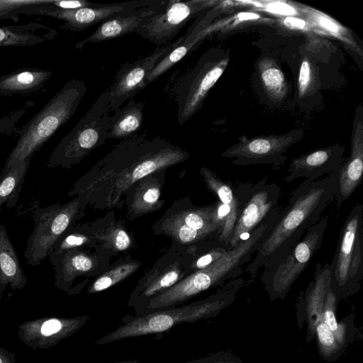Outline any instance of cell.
<instances>
[{"instance_id": "6da1fadb", "label": "cell", "mask_w": 363, "mask_h": 363, "mask_svg": "<svg viewBox=\"0 0 363 363\" xmlns=\"http://www.w3.org/2000/svg\"><path fill=\"white\" fill-rule=\"evenodd\" d=\"M189 157L186 151L160 136L137 133L115 145L74 183L67 195L79 197L85 209L119 208L135 182Z\"/></svg>"}, {"instance_id": "7a4b0ae2", "label": "cell", "mask_w": 363, "mask_h": 363, "mask_svg": "<svg viewBox=\"0 0 363 363\" xmlns=\"http://www.w3.org/2000/svg\"><path fill=\"white\" fill-rule=\"evenodd\" d=\"M337 189V172L313 182L305 179L290 194L286 206L244 272L255 277L260 269H269L279 263L322 217L335 200Z\"/></svg>"}, {"instance_id": "3957f363", "label": "cell", "mask_w": 363, "mask_h": 363, "mask_svg": "<svg viewBox=\"0 0 363 363\" xmlns=\"http://www.w3.org/2000/svg\"><path fill=\"white\" fill-rule=\"evenodd\" d=\"M281 211L256 228L247 239L230 247L218 260L190 274L168 290L149 301L134 315H142L184 305L205 291L221 286L228 281L240 277L244 273V265L252 261L255 252L276 223Z\"/></svg>"}, {"instance_id": "277c9868", "label": "cell", "mask_w": 363, "mask_h": 363, "mask_svg": "<svg viewBox=\"0 0 363 363\" xmlns=\"http://www.w3.org/2000/svg\"><path fill=\"white\" fill-rule=\"evenodd\" d=\"M244 284L245 279L238 277L219 286L205 298L142 315L128 314L121 319V325L96 340L95 344L102 345L126 338L162 333L179 324L214 318L233 303Z\"/></svg>"}, {"instance_id": "5b68a950", "label": "cell", "mask_w": 363, "mask_h": 363, "mask_svg": "<svg viewBox=\"0 0 363 363\" xmlns=\"http://www.w3.org/2000/svg\"><path fill=\"white\" fill-rule=\"evenodd\" d=\"M87 88L78 79H72L57 91L21 130L16 145L4 167L31 159L54 133L75 113Z\"/></svg>"}, {"instance_id": "8992f818", "label": "cell", "mask_w": 363, "mask_h": 363, "mask_svg": "<svg viewBox=\"0 0 363 363\" xmlns=\"http://www.w3.org/2000/svg\"><path fill=\"white\" fill-rule=\"evenodd\" d=\"M329 264L330 289L338 301L359 292L363 278L362 204H355L345 218Z\"/></svg>"}, {"instance_id": "52a82bcc", "label": "cell", "mask_w": 363, "mask_h": 363, "mask_svg": "<svg viewBox=\"0 0 363 363\" xmlns=\"http://www.w3.org/2000/svg\"><path fill=\"white\" fill-rule=\"evenodd\" d=\"M218 201L196 206L190 196L177 199L155 221L152 230L156 235H164L173 243L189 246L218 238L221 230L217 215Z\"/></svg>"}, {"instance_id": "ba28073f", "label": "cell", "mask_w": 363, "mask_h": 363, "mask_svg": "<svg viewBox=\"0 0 363 363\" xmlns=\"http://www.w3.org/2000/svg\"><path fill=\"white\" fill-rule=\"evenodd\" d=\"M106 91L49 155L47 167L70 169L108 140L111 116Z\"/></svg>"}, {"instance_id": "9c48e42d", "label": "cell", "mask_w": 363, "mask_h": 363, "mask_svg": "<svg viewBox=\"0 0 363 363\" xmlns=\"http://www.w3.org/2000/svg\"><path fill=\"white\" fill-rule=\"evenodd\" d=\"M33 208L34 228L26 242L27 264L38 266L52 252L65 231L84 216V207L77 196L64 204Z\"/></svg>"}, {"instance_id": "30bf717a", "label": "cell", "mask_w": 363, "mask_h": 363, "mask_svg": "<svg viewBox=\"0 0 363 363\" xmlns=\"http://www.w3.org/2000/svg\"><path fill=\"white\" fill-rule=\"evenodd\" d=\"M328 225V216H322L279 263L269 269L262 270L260 281L270 301H283L286 298L320 249Z\"/></svg>"}, {"instance_id": "8fae6325", "label": "cell", "mask_w": 363, "mask_h": 363, "mask_svg": "<svg viewBox=\"0 0 363 363\" xmlns=\"http://www.w3.org/2000/svg\"><path fill=\"white\" fill-rule=\"evenodd\" d=\"M229 61L230 55L227 51L211 48L203 53L192 69L182 79L175 89L177 121L180 125L202 108Z\"/></svg>"}, {"instance_id": "7c38bea8", "label": "cell", "mask_w": 363, "mask_h": 363, "mask_svg": "<svg viewBox=\"0 0 363 363\" xmlns=\"http://www.w3.org/2000/svg\"><path fill=\"white\" fill-rule=\"evenodd\" d=\"M195 244L189 246L173 243L138 280L132 291L128 306L135 314L144 305L191 274Z\"/></svg>"}, {"instance_id": "4fadbf2b", "label": "cell", "mask_w": 363, "mask_h": 363, "mask_svg": "<svg viewBox=\"0 0 363 363\" xmlns=\"http://www.w3.org/2000/svg\"><path fill=\"white\" fill-rule=\"evenodd\" d=\"M233 188L239 203V214L230 247L247 239L256 228L281 210L278 206L281 188L276 183H269L267 177L256 183H233Z\"/></svg>"}, {"instance_id": "5bb4252c", "label": "cell", "mask_w": 363, "mask_h": 363, "mask_svg": "<svg viewBox=\"0 0 363 363\" xmlns=\"http://www.w3.org/2000/svg\"><path fill=\"white\" fill-rule=\"evenodd\" d=\"M215 0H161L155 12L134 33L158 46L171 42L191 18L215 6Z\"/></svg>"}, {"instance_id": "9a60e30c", "label": "cell", "mask_w": 363, "mask_h": 363, "mask_svg": "<svg viewBox=\"0 0 363 363\" xmlns=\"http://www.w3.org/2000/svg\"><path fill=\"white\" fill-rule=\"evenodd\" d=\"M302 130H292L284 134L248 138L242 135L227 148L221 156L231 159L237 166L268 164L278 169L289 157L286 152L303 137Z\"/></svg>"}, {"instance_id": "2e32d148", "label": "cell", "mask_w": 363, "mask_h": 363, "mask_svg": "<svg viewBox=\"0 0 363 363\" xmlns=\"http://www.w3.org/2000/svg\"><path fill=\"white\" fill-rule=\"evenodd\" d=\"M115 255L99 245L92 248L67 250L58 255L50 253L54 267L55 286L69 294L74 281L80 277H96L106 271Z\"/></svg>"}, {"instance_id": "e0dca14e", "label": "cell", "mask_w": 363, "mask_h": 363, "mask_svg": "<svg viewBox=\"0 0 363 363\" xmlns=\"http://www.w3.org/2000/svg\"><path fill=\"white\" fill-rule=\"evenodd\" d=\"M184 35L174 42L157 46L150 55L133 62H126L118 71L109 89L106 90L108 106L113 113L145 87V79L157 61L183 40Z\"/></svg>"}, {"instance_id": "ac0fdd59", "label": "cell", "mask_w": 363, "mask_h": 363, "mask_svg": "<svg viewBox=\"0 0 363 363\" xmlns=\"http://www.w3.org/2000/svg\"><path fill=\"white\" fill-rule=\"evenodd\" d=\"M89 319L87 315L74 318H39L19 325L17 335L28 347L45 350L74 335Z\"/></svg>"}, {"instance_id": "d6986e66", "label": "cell", "mask_w": 363, "mask_h": 363, "mask_svg": "<svg viewBox=\"0 0 363 363\" xmlns=\"http://www.w3.org/2000/svg\"><path fill=\"white\" fill-rule=\"evenodd\" d=\"M158 0L130 1L123 3L98 4L76 9H58L52 5L37 11L35 16H45L63 21L60 28L71 31H82L123 11L147 6ZM54 3V2H53Z\"/></svg>"}, {"instance_id": "ffe728a7", "label": "cell", "mask_w": 363, "mask_h": 363, "mask_svg": "<svg viewBox=\"0 0 363 363\" xmlns=\"http://www.w3.org/2000/svg\"><path fill=\"white\" fill-rule=\"evenodd\" d=\"M363 174V109L357 107L353 121L350 156L337 171V189L335 201L338 208L359 186Z\"/></svg>"}, {"instance_id": "44dd1931", "label": "cell", "mask_w": 363, "mask_h": 363, "mask_svg": "<svg viewBox=\"0 0 363 363\" xmlns=\"http://www.w3.org/2000/svg\"><path fill=\"white\" fill-rule=\"evenodd\" d=\"M330 267L329 263L315 264L313 279L310 281L306 290L300 291L296 299L297 320L301 325L303 315V321L307 323V342L315 339V328L323 317L325 296L330 287Z\"/></svg>"}, {"instance_id": "7402d4cb", "label": "cell", "mask_w": 363, "mask_h": 363, "mask_svg": "<svg viewBox=\"0 0 363 363\" xmlns=\"http://www.w3.org/2000/svg\"><path fill=\"white\" fill-rule=\"evenodd\" d=\"M345 147L334 144L308 152L294 158L289 166L286 183L298 178L316 181L323 175L337 172L344 161Z\"/></svg>"}, {"instance_id": "603a6c76", "label": "cell", "mask_w": 363, "mask_h": 363, "mask_svg": "<svg viewBox=\"0 0 363 363\" xmlns=\"http://www.w3.org/2000/svg\"><path fill=\"white\" fill-rule=\"evenodd\" d=\"M166 171L162 169L149 174L135 182L126 191L124 203L126 216L130 220L163 208L165 201L162 199V190Z\"/></svg>"}, {"instance_id": "cb8c5ba5", "label": "cell", "mask_w": 363, "mask_h": 363, "mask_svg": "<svg viewBox=\"0 0 363 363\" xmlns=\"http://www.w3.org/2000/svg\"><path fill=\"white\" fill-rule=\"evenodd\" d=\"M160 1L150 6L125 10L107 18L92 34L77 42L75 49H82L87 43L106 41L134 33L155 12Z\"/></svg>"}, {"instance_id": "d4e9b609", "label": "cell", "mask_w": 363, "mask_h": 363, "mask_svg": "<svg viewBox=\"0 0 363 363\" xmlns=\"http://www.w3.org/2000/svg\"><path fill=\"white\" fill-rule=\"evenodd\" d=\"M294 4L298 16L308 22L311 31L340 41L347 49L362 57V50L347 28L319 10L301 4Z\"/></svg>"}, {"instance_id": "484cf974", "label": "cell", "mask_w": 363, "mask_h": 363, "mask_svg": "<svg viewBox=\"0 0 363 363\" xmlns=\"http://www.w3.org/2000/svg\"><path fill=\"white\" fill-rule=\"evenodd\" d=\"M52 76L50 71L35 67H22L0 76V94L21 96L40 91Z\"/></svg>"}, {"instance_id": "4316f807", "label": "cell", "mask_w": 363, "mask_h": 363, "mask_svg": "<svg viewBox=\"0 0 363 363\" xmlns=\"http://www.w3.org/2000/svg\"><path fill=\"white\" fill-rule=\"evenodd\" d=\"M116 218L113 212L84 223H74L59 239L51 253L58 255L73 249L92 248L99 245L96 235Z\"/></svg>"}, {"instance_id": "83f0119b", "label": "cell", "mask_w": 363, "mask_h": 363, "mask_svg": "<svg viewBox=\"0 0 363 363\" xmlns=\"http://www.w3.org/2000/svg\"><path fill=\"white\" fill-rule=\"evenodd\" d=\"M199 172L208 189L224 204L227 210L228 216L227 225L224 231L218 237V240L230 246L239 214V203L234 192L233 183L230 180L223 181L215 172L207 167H201Z\"/></svg>"}, {"instance_id": "f1b7e54d", "label": "cell", "mask_w": 363, "mask_h": 363, "mask_svg": "<svg viewBox=\"0 0 363 363\" xmlns=\"http://www.w3.org/2000/svg\"><path fill=\"white\" fill-rule=\"evenodd\" d=\"M27 281L6 228L0 223V298L7 286L13 291L21 290Z\"/></svg>"}, {"instance_id": "f546056e", "label": "cell", "mask_w": 363, "mask_h": 363, "mask_svg": "<svg viewBox=\"0 0 363 363\" xmlns=\"http://www.w3.org/2000/svg\"><path fill=\"white\" fill-rule=\"evenodd\" d=\"M57 32L37 22L0 26V47L33 46L53 40Z\"/></svg>"}, {"instance_id": "4dcf8cb0", "label": "cell", "mask_w": 363, "mask_h": 363, "mask_svg": "<svg viewBox=\"0 0 363 363\" xmlns=\"http://www.w3.org/2000/svg\"><path fill=\"white\" fill-rule=\"evenodd\" d=\"M144 106L143 101L132 99L114 111L111 116L108 139L124 140L137 134L143 126Z\"/></svg>"}, {"instance_id": "1f68e13d", "label": "cell", "mask_w": 363, "mask_h": 363, "mask_svg": "<svg viewBox=\"0 0 363 363\" xmlns=\"http://www.w3.org/2000/svg\"><path fill=\"white\" fill-rule=\"evenodd\" d=\"M30 160H19L4 167L0 174V211L4 205L8 208L16 206Z\"/></svg>"}, {"instance_id": "d6a6232c", "label": "cell", "mask_w": 363, "mask_h": 363, "mask_svg": "<svg viewBox=\"0 0 363 363\" xmlns=\"http://www.w3.org/2000/svg\"><path fill=\"white\" fill-rule=\"evenodd\" d=\"M141 265V261L130 256L118 259L94 279L88 286L86 294L99 293L119 284L135 274Z\"/></svg>"}, {"instance_id": "836d02e7", "label": "cell", "mask_w": 363, "mask_h": 363, "mask_svg": "<svg viewBox=\"0 0 363 363\" xmlns=\"http://www.w3.org/2000/svg\"><path fill=\"white\" fill-rule=\"evenodd\" d=\"M257 67L262 88L268 98L274 102L281 101L288 94L289 85L277 62L271 57H263Z\"/></svg>"}, {"instance_id": "e575fe53", "label": "cell", "mask_w": 363, "mask_h": 363, "mask_svg": "<svg viewBox=\"0 0 363 363\" xmlns=\"http://www.w3.org/2000/svg\"><path fill=\"white\" fill-rule=\"evenodd\" d=\"M96 238L99 245L115 256L129 250L134 245V238L125 227L124 223L116 218L99 230Z\"/></svg>"}, {"instance_id": "d590c367", "label": "cell", "mask_w": 363, "mask_h": 363, "mask_svg": "<svg viewBox=\"0 0 363 363\" xmlns=\"http://www.w3.org/2000/svg\"><path fill=\"white\" fill-rule=\"evenodd\" d=\"M338 300L330 287L328 289L323 310V319L330 330L334 333L337 342L346 349L347 342L352 337L353 330V315H350L337 322L336 318V308Z\"/></svg>"}, {"instance_id": "8d00e7d4", "label": "cell", "mask_w": 363, "mask_h": 363, "mask_svg": "<svg viewBox=\"0 0 363 363\" xmlns=\"http://www.w3.org/2000/svg\"><path fill=\"white\" fill-rule=\"evenodd\" d=\"M54 0H0V21H18L21 15H35L40 9L52 4Z\"/></svg>"}, {"instance_id": "74e56055", "label": "cell", "mask_w": 363, "mask_h": 363, "mask_svg": "<svg viewBox=\"0 0 363 363\" xmlns=\"http://www.w3.org/2000/svg\"><path fill=\"white\" fill-rule=\"evenodd\" d=\"M315 338H316L319 354L329 362L337 360L345 350L337 342L334 333L325 324L323 317L315 326Z\"/></svg>"}, {"instance_id": "f35d334b", "label": "cell", "mask_w": 363, "mask_h": 363, "mask_svg": "<svg viewBox=\"0 0 363 363\" xmlns=\"http://www.w3.org/2000/svg\"><path fill=\"white\" fill-rule=\"evenodd\" d=\"M318 69L308 57H305L301 63L298 77V95L303 99L314 94L318 89Z\"/></svg>"}, {"instance_id": "ab89813d", "label": "cell", "mask_w": 363, "mask_h": 363, "mask_svg": "<svg viewBox=\"0 0 363 363\" xmlns=\"http://www.w3.org/2000/svg\"><path fill=\"white\" fill-rule=\"evenodd\" d=\"M258 4L255 7H258V10H263L278 16L280 17L289 16H298V11L294 2H288L283 1H262L257 2Z\"/></svg>"}, {"instance_id": "60d3db41", "label": "cell", "mask_w": 363, "mask_h": 363, "mask_svg": "<svg viewBox=\"0 0 363 363\" xmlns=\"http://www.w3.org/2000/svg\"><path fill=\"white\" fill-rule=\"evenodd\" d=\"M186 363H242V361L230 351H218Z\"/></svg>"}, {"instance_id": "b9f144b4", "label": "cell", "mask_w": 363, "mask_h": 363, "mask_svg": "<svg viewBox=\"0 0 363 363\" xmlns=\"http://www.w3.org/2000/svg\"><path fill=\"white\" fill-rule=\"evenodd\" d=\"M279 27L294 32H311L308 22L299 16L279 17L277 20Z\"/></svg>"}, {"instance_id": "7bdbcfd3", "label": "cell", "mask_w": 363, "mask_h": 363, "mask_svg": "<svg viewBox=\"0 0 363 363\" xmlns=\"http://www.w3.org/2000/svg\"><path fill=\"white\" fill-rule=\"evenodd\" d=\"M96 4L86 0H54L53 5L58 9H76L86 6H93Z\"/></svg>"}, {"instance_id": "ee69618b", "label": "cell", "mask_w": 363, "mask_h": 363, "mask_svg": "<svg viewBox=\"0 0 363 363\" xmlns=\"http://www.w3.org/2000/svg\"><path fill=\"white\" fill-rule=\"evenodd\" d=\"M0 363H16L15 353L0 346Z\"/></svg>"}, {"instance_id": "f6af8a7d", "label": "cell", "mask_w": 363, "mask_h": 363, "mask_svg": "<svg viewBox=\"0 0 363 363\" xmlns=\"http://www.w3.org/2000/svg\"><path fill=\"white\" fill-rule=\"evenodd\" d=\"M114 363H140L138 360H125V361H121V362H114Z\"/></svg>"}]
</instances>
